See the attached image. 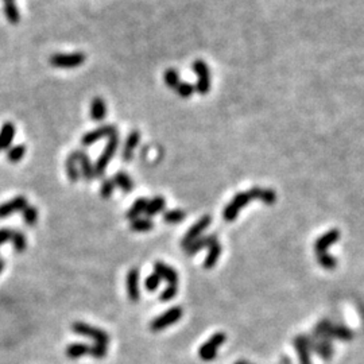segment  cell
<instances>
[{"mask_svg":"<svg viewBox=\"0 0 364 364\" xmlns=\"http://www.w3.org/2000/svg\"><path fill=\"white\" fill-rule=\"evenodd\" d=\"M262 195L263 189L258 188V186L250 189V190L247 191L237 193V195L233 197L232 201L223 210V217H224V220H226L227 223L235 222L239 212H240L250 201H252V200H259L260 201V200H262Z\"/></svg>","mask_w":364,"mask_h":364,"instance_id":"1","label":"cell"},{"mask_svg":"<svg viewBox=\"0 0 364 364\" xmlns=\"http://www.w3.org/2000/svg\"><path fill=\"white\" fill-rule=\"evenodd\" d=\"M338 237H340L338 229H332V231L323 235L319 240L316 241V256H317V260H319L320 264L325 267V269H333V267L336 266V260H334L332 256L328 255L327 250L330 244L336 243V241L338 240Z\"/></svg>","mask_w":364,"mask_h":364,"instance_id":"2","label":"cell"},{"mask_svg":"<svg viewBox=\"0 0 364 364\" xmlns=\"http://www.w3.org/2000/svg\"><path fill=\"white\" fill-rule=\"evenodd\" d=\"M117 146H119V136L113 135L108 139V143L107 146L104 147L102 155L98 158V161L93 165L94 167V178H103L104 177L105 170H107V166L111 162L115 154H116Z\"/></svg>","mask_w":364,"mask_h":364,"instance_id":"3","label":"cell"},{"mask_svg":"<svg viewBox=\"0 0 364 364\" xmlns=\"http://www.w3.org/2000/svg\"><path fill=\"white\" fill-rule=\"evenodd\" d=\"M87 61V56L84 53H57L50 57V65H53L54 68L60 69H75L79 68Z\"/></svg>","mask_w":364,"mask_h":364,"instance_id":"4","label":"cell"},{"mask_svg":"<svg viewBox=\"0 0 364 364\" xmlns=\"http://www.w3.org/2000/svg\"><path fill=\"white\" fill-rule=\"evenodd\" d=\"M184 314V310L181 306H173L169 310H166L165 313H162L161 316H158L157 319H154L150 323V330L151 332H159V330L166 329L170 325L178 323Z\"/></svg>","mask_w":364,"mask_h":364,"instance_id":"5","label":"cell"},{"mask_svg":"<svg viewBox=\"0 0 364 364\" xmlns=\"http://www.w3.org/2000/svg\"><path fill=\"white\" fill-rule=\"evenodd\" d=\"M71 330L77 334L85 336L88 338H92L99 344H104L107 346L109 343V336L107 332H104L103 329H99L96 327H92L89 324L85 323H75L71 325Z\"/></svg>","mask_w":364,"mask_h":364,"instance_id":"6","label":"cell"},{"mask_svg":"<svg viewBox=\"0 0 364 364\" xmlns=\"http://www.w3.org/2000/svg\"><path fill=\"white\" fill-rule=\"evenodd\" d=\"M226 333H223V332L214 333L207 343H204L203 346H201V348H200L199 351L200 357H201L204 361L214 360V357L217 355L219 348L226 343Z\"/></svg>","mask_w":364,"mask_h":364,"instance_id":"7","label":"cell"},{"mask_svg":"<svg viewBox=\"0 0 364 364\" xmlns=\"http://www.w3.org/2000/svg\"><path fill=\"white\" fill-rule=\"evenodd\" d=\"M113 135H117V128L112 124H105V126H102V127L96 128V130H92V131L87 132L85 135L81 138V144L85 147L92 146L96 142H99L100 139L104 138H111Z\"/></svg>","mask_w":364,"mask_h":364,"instance_id":"8","label":"cell"},{"mask_svg":"<svg viewBox=\"0 0 364 364\" xmlns=\"http://www.w3.org/2000/svg\"><path fill=\"white\" fill-rule=\"evenodd\" d=\"M210 223H212V216H210V214H205V216H203L199 222L190 227V229H189L188 232L185 233V236L182 237V240H181V246H182L184 248H186L189 244L193 243L196 239H199V237L201 236V233H203L204 231L210 226Z\"/></svg>","mask_w":364,"mask_h":364,"instance_id":"9","label":"cell"},{"mask_svg":"<svg viewBox=\"0 0 364 364\" xmlns=\"http://www.w3.org/2000/svg\"><path fill=\"white\" fill-rule=\"evenodd\" d=\"M29 205L27 199L25 196H18L15 199L10 200L7 203H4L0 205V219H4L16 212H22L25 208Z\"/></svg>","mask_w":364,"mask_h":364,"instance_id":"10","label":"cell"},{"mask_svg":"<svg viewBox=\"0 0 364 364\" xmlns=\"http://www.w3.org/2000/svg\"><path fill=\"white\" fill-rule=\"evenodd\" d=\"M217 243V236L212 233L208 236H200L199 239H196L193 243H190L188 247L185 248V254L188 256H193L199 251H201L203 248H209L212 244Z\"/></svg>","mask_w":364,"mask_h":364,"instance_id":"11","label":"cell"},{"mask_svg":"<svg viewBox=\"0 0 364 364\" xmlns=\"http://www.w3.org/2000/svg\"><path fill=\"white\" fill-rule=\"evenodd\" d=\"M127 293L128 298L132 302H136L140 298V292H139V269L132 267L127 274Z\"/></svg>","mask_w":364,"mask_h":364,"instance_id":"12","label":"cell"},{"mask_svg":"<svg viewBox=\"0 0 364 364\" xmlns=\"http://www.w3.org/2000/svg\"><path fill=\"white\" fill-rule=\"evenodd\" d=\"M154 271L158 277L161 279H165L169 285H177L178 283V273L174 270L173 267L167 266L161 260L154 263Z\"/></svg>","mask_w":364,"mask_h":364,"instance_id":"13","label":"cell"},{"mask_svg":"<svg viewBox=\"0 0 364 364\" xmlns=\"http://www.w3.org/2000/svg\"><path fill=\"white\" fill-rule=\"evenodd\" d=\"M139 140H140V132L138 130H132L128 134L126 143H124L123 151H122V158H123L124 161H131L132 157H134V151H135V149L139 144Z\"/></svg>","mask_w":364,"mask_h":364,"instance_id":"14","label":"cell"},{"mask_svg":"<svg viewBox=\"0 0 364 364\" xmlns=\"http://www.w3.org/2000/svg\"><path fill=\"white\" fill-rule=\"evenodd\" d=\"M77 154V161H79V167L81 169V174H83L84 180L90 182L94 178V167L90 162L89 157L85 151L76 150Z\"/></svg>","mask_w":364,"mask_h":364,"instance_id":"15","label":"cell"},{"mask_svg":"<svg viewBox=\"0 0 364 364\" xmlns=\"http://www.w3.org/2000/svg\"><path fill=\"white\" fill-rule=\"evenodd\" d=\"M16 128L14 123L7 122L0 128V150H8L11 146L12 140L15 138Z\"/></svg>","mask_w":364,"mask_h":364,"instance_id":"16","label":"cell"},{"mask_svg":"<svg viewBox=\"0 0 364 364\" xmlns=\"http://www.w3.org/2000/svg\"><path fill=\"white\" fill-rule=\"evenodd\" d=\"M65 169H66V176L70 182H77L80 180V167L76 151H71L68 155L66 161H65Z\"/></svg>","mask_w":364,"mask_h":364,"instance_id":"17","label":"cell"},{"mask_svg":"<svg viewBox=\"0 0 364 364\" xmlns=\"http://www.w3.org/2000/svg\"><path fill=\"white\" fill-rule=\"evenodd\" d=\"M294 346H296L298 356H300L301 364H312L310 356H309V347H310L309 338L305 336H297L294 338Z\"/></svg>","mask_w":364,"mask_h":364,"instance_id":"18","label":"cell"},{"mask_svg":"<svg viewBox=\"0 0 364 364\" xmlns=\"http://www.w3.org/2000/svg\"><path fill=\"white\" fill-rule=\"evenodd\" d=\"M105 116H107V104L102 98H94L90 103V117L94 122H102Z\"/></svg>","mask_w":364,"mask_h":364,"instance_id":"19","label":"cell"},{"mask_svg":"<svg viewBox=\"0 0 364 364\" xmlns=\"http://www.w3.org/2000/svg\"><path fill=\"white\" fill-rule=\"evenodd\" d=\"M222 251L223 247L219 241L212 244V246L208 248V254L207 256H205V260H204V267H205V269H213L214 264L217 263L220 255H222Z\"/></svg>","mask_w":364,"mask_h":364,"instance_id":"20","label":"cell"},{"mask_svg":"<svg viewBox=\"0 0 364 364\" xmlns=\"http://www.w3.org/2000/svg\"><path fill=\"white\" fill-rule=\"evenodd\" d=\"M165 208H166V200L163 199L162 196H157V197H154L151 201L147 203L144 213H146L149 217H153V216H157L158 213H161Z\"/></svg>","mask_w":364,"mask_h":364,"instance_id":"21","label":"cell"},{"mask_svg":"<svg viewBox=\"0 0 364 364\" xmlns=\"http://www.w3.org/2000/svg\"><path fill=\"white\" fill-rule=\"evenodd\" d=\"M65 353H66V356L69 357V359H79V357H83L85 356V355H88L89 353V346H87V344H84V343H75V344H70V346L66 347V351H65Z\"/></svg>","mask_w":364,"mask_h":364,"instance_id":"22","label":"cell"},{"mask_svg":"<svg viewBox=\"0 0 364 364\" xmlns=\"http://www.w3.org/2000/svg\"><path fill=\"white\" fill-rule=\"evenodd\" d=\"M113 182H115V186L120 188L126 193H130V191L134 190V182L130 178V176L127 173H124V172H117L115 177H113Z\"/></svg>","mask_w":364,"mask_h":364,"instance_id":"23","label":"cell"},{"mask_svg":"<svg viewBox=\"0 0 364 364\" xmlns=\"http://www.w3.org/2000/svg\"><path fill=\"white\" fill-rule=\"evenodd\" d=\"M147 203H149V200L144 199V197H140V199L136 200L135 203L132 204V207L127 210V213H126L128 220H131L132 222V220L138 219L139 214L143 213V212L146 210Z\"/></svg>","mask_w":364,"mask_h":364,"instance_id":"24","label":"cell"},{"mask_svg":"<svg viewBox=\"0 0 364 364\" xmlns=\"http://www.w3.org/2000/svg\"><path fill=\"white\" fill-rule=\"evenodd\" d=\"M3 10H4V16H6V19H7L10 23L16 25V23L20 20V12H19V8L15 4V2L4 3Z\"/></svg>","mask_w":364,"mask_h":364,"instance_id":"25","label":"cell"},{"mask_svg":"<svg viewBox=\"0 0 364 364\" xmlns=\"http://www.w3.org/2000/svg\"><path fill=\"white\" fill-rule=\"evenodd\" d=\"M131 231L134 232H150L151 229L154 228V223L151 222L150 219H135L132 220L131 226H130Z\"/></svg>","mask_w":364,"mask_h":364,"instance_id":"26","label":"cell"},{"mask_svg":"<svg viewBox=\"0 0 364 364\" xmlns=\"http://www.w3.org/2000/svg\"><path fill=\"white\" fill-rule=\"evenodd\" d=\"M12 246H14V250H15L18 254H22L27 247V239L26 235L22 233L20 231H14L12 232V237H11Z\"/></svg>","mask_w":364,"mask_h":364,"instance_id":"27","label":"cell"},{"mask_svg":"<svg viewBox=\"0 0 364 364\" xmlns=\"http://www.w3.org/2000/svg\"><path fill=\"white\" fill-rule=\"evenodd\" d=\"M185 216H186V213H185L184 210L173 209L165 212L162 220H163L165 223H167V224H178V223L184 222Z\"/></svg>","mask_w":364,"mask_h":364,"instance_id":"28","label":"cell"},{"mask_svg":"<svg viewBox=\"0 0 364 364\" xmlns=\"http://www.w3.org/2000/svg\"><path fill=\"white\" fill-rule=\"evenodd\" d=\"M22 219L23 223L27 226H35L38 222V209L33 205H27L25 209L22 210Z\"/></svg>","mask_w":364,"mask_h":364,"instance_id":"29","label":"cell"},{"mask_svg":"<svg viewBox=\"0 0 364 364\" xmlns=\"http://www.w3.org/2000/svg\"><path fill=\"white\" fill-rule=\"evenodd\" d=\"M163 81L170 89L176 90V88L180 85L181 80H180V75L176 69H167V70L163 73Z\"/></svg>","mask_w":364,"mask_h":364,"instance_id":"30","label":"cell"},{"mask_svg":"<svg viewBox=\"0 0 364 364\" xmlns=\"http://www.w3.org/2000/svg\"><path fill=\"white\" fill-rule=\"evenodd\" d=\"M26 151H27V149L25 144H16V146L11 147V149H8L7 159L10 162H12V163L19 162L23 157H25Z\"/></svg>","mask_w":364,"mask_h":364,"instance_id":"31","label":"cell"},{"mask_svg":"<svg viewBox=\"0 0 364 364\" xmlns=\"http://www.w3.org/2000/svg\"><path fill=\"white\" fill-rule=\"evenodd\" d=\"M325 334H328V336H332V337L342 338V340H351V338H352V332L347 329V328H343V327L328 328V330L325 332Z\"/></svg>","mask_w":364,"mask_h":364,"instance_id":"32","label":"cell"},{"mask_svg":"<svg viewBox=\"0 0 364 364\" xmlns=\"http://www.w3.org/2000/svg\"><path fill=\"white\" fill-rule=\"evenodd\" d=\"M191 69H193V71H195L196 75H197V77H208V76H210V70H209V66H208L205 62H204L203 60H197L193 62V65H191Z\"/></svg>","mask_w":364,"mask_h":364,"instance_id":"33","label":"cell"},{"mask_svg":"<svg viewBox=\"0 0 364 364\" xmlns=\"http://www.w3.org/2000/svg\"><path fill=\"white\" fill-rule=\"evenodd\" d=\"M107 353H108V349H107V346H104V344L96 343L93 346H89V353L88 355H90L94 359H104L107 356Z\"/></svg>","mask_w":364,"mask_h":364,"instance_id":"34","label":"cell"},{"mask_svg":"<svg viewBox=\"0 0 364 364\" xmlns=\"http://www.w3.org/2000/svg\"><path fill=\"white\" fill-rule=\"evenodd\" d=\"M195 90L200 94H207L210 90V76H208V77H200L195 85Z\"/></svg>","mask_w":364,"mask_h":364,"instance_id":"35","label":"cell"},{"mask_svg":"<svg viewBox=\"0 0 364 364\" xmlns=\"http://www.w3.org/2000/svg\"><path fill=\"white\" fill-rule=\"evenodd\" d=\"M176 92L180 94L181 98L188 99L190 98L191 94L195 93V85L190 83H180V85L176 88Z\"/></svg>","mask_w":364,"mask_h":364,"instance_id":"36","label":"cell"},{"mask_svg":"<svg viewBox=\"0 0 364 364\" xmlns=\"http://www.w3.org/2000/svg\"><path fill=\"white\" fill-rule=\"evenodd\" d=\"M115 188H116V186H115V182H113V180H111V178L103 181L102 188H100V195H102L103 199H109V197L112 196Z\"/></svg>","mask_w":364,"mask_h":364,"instance_id":"37","label":"cell"},{"mask_svg":"<svg viewBox=\"0 0 364 364\" xmlns=\"http://www.w3.org/2000/svg\"><path fill=\"white\" fill-rule=\"evenodd\" d=\"M177 293H178V286L177 285H167V287H166L163 292H162L161 294H159V300L161 301H170L173 300L174 297L177 296Z\"/></svg>","mask_w":364,"mask_h":364,"instance_id":"38","label":"cell"},{"mask_svg":"<svg viewBox=\"0 0 364 364\" xmlns=\"http://www.w3.org/2000/svg\"><path fill=\"white\" fill-rule=\"evenodd\" d=\"M159 283H161V278L158 277L155 273L150 274L146 278V282H144V286L149 292H155V290L159 287Z\"/></svg>","mask_w":364,"mask_h":364,"instance_id":"39","label":"cell"},{"mask_svg":"<svg viewBox=\"0 0 364 364\" xmlns=\"http://www.w3.org/2000/svg\"><path fill=\"white\" fill-rule=\"evenodd\" d=\"M314 351H317V352L321 355V356L325 359V360H328L330 357V355H332V348H330V344L329 342H325V343H321V344H319V346H316Z\"/></svg>","mask_w":364,"mask_h":364,"instance_id":"40","label":"cell"},{"mask_svg":"<svg viewBox=\"0 0 364 364\" xmlns=\"http://www.w3.org/2000/svg\"><path fill=\"white\" fill-rule=\"evenodd\" d=\"M12 232L14 231L10 228H0V246L11 240Z\"/></svg>","mask_w":364,"mask_h":364,"instance_id":"41","label":"cell"},{"mask_svg":"<svg viewBox=\"0 0 364 364\" xmlns=\"http://www.w3.org/2000/svg\"><path fill=\"white\" fill-rule=\"evenodd\" d=\"M4 266H6V262H4V259H0V273L4 270Z\"/></svg>","mask_w":364,"mask_h":364,"instance_id":"42","label":"cell"},{"mask_svg":"<svg viewBox=\"0 0 364 364\" xmlns=\"http://www.w3.org/2000/svg\"><path fill=\"white\" fill-rule=\"evenodd\" d=\"M235 364H248V363L246 360H239V361H236Z\"/></svg>","mask_w":364,"mask_h":364,"instance_id":"43","label":"cell"},{"mask_svg":"<svg viewBox=\"0 0 364 364\" xmlns=\"http://www.w3.org/2000/svg\"><path fill=\"white\" fill-rule=\"evenodd\" d=\"M4 3H8V2H14V0H3Z\"/></svg>","mask_w":364,"mask_h":364,"instance_id":"44","label":"cell"},{"mask_svg":"<svg viewBox=\"0 0 364 364\" xmlns=\"http://www.w3.org/2000/svg\"><path fill=\"white\" fill-rule=\"evenodd\" d=\"M0 151H2V150H0Z\"/></svg>","mask_w":364,"mask_h":364,"instance_id":"45","label":"cell"}]
</instances>
